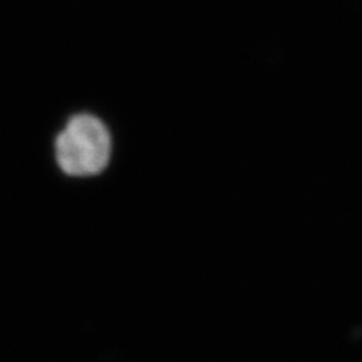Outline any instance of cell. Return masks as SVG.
<instances>
[{"label": "cell", "instance_id": "cell-1", "mask_svg": "<svg viewBox=\"0 0 362 362\" xmlns=\"http://www.w3.org/2000/svg\"><path fill=\"white\" fill-rule=\"evenodd\" d=\"M112 155L110 134L90 115L73 117L55 141V158L69 176L86 177L101 173Z\"/></svg>", "mask_w": 362, "mask_h": 362}]
</instances>
